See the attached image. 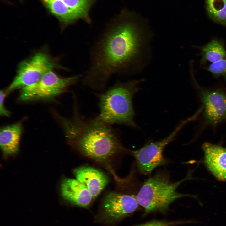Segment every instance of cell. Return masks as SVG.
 <instances>
[{
  "instance_id": "cell-12",
  "label": "cell",
  "mask_w": 226,
  "mask_h": 226,
  "mask_svg": "<svg viewBox=\"0 0 226 226\" xmlns=\"http://www.w3.org/2000/svg\"><path fill=\"white\" fill-rule=\"evenodd\" d=\"M22 132V126L19 123L6 126L1 129L0 144L4 153L10 155L18 152Z\"/></svg>"
},
{
  "instance_id": "cell-10",
  "label": "cell",
  "mask_w": 226,
  "mask_h": 226,
  "mask_svg": "<svg viewBox=\"0 0 226 226\" xmlns=\"http://www.w3.org/2000/svg\"><path fill=\"white\" fill-rule=\"evenodd\" d=\"M73 173L76 179L86 187L93 199L99 195L109 181L105 173L91 167H80L75 169Z\"/></svg>"
},
{
  "instance_id": "cell-17",
  "label": "cell",
  "mask_w": 226,
  "mask_h": 226,
  "mask_svg": "<svg viewBox=\"0 0 226 226\" xmlns=\"http://www.w3.org/2000/svg\"><path fill=\"white\" fill-rule=\"evenodd\" d=\"M216 77L223 76L226 81V58L212 63L205 68Z\"/></svg>"
},
{
  "instance_id": "cell-3",
  "label": "cell",
  "mask_w": 226,
  "mask_h": 226,
  "mask_svg": "<svg viewBox=\"0 0 226 226\" xmlns=\"http://www.w3.org/2000/svg\"><path fill=\"white\" fill-rule=\"evenodd\" d=\"M189 173L186 178L174 182L170 180L167 174L163 173H157L146 180L136 196L139 205L144 209V214L156 211H165L175 200L191 196L176 191L182 182L190 178Z\"/></svg>"
},
{
  "instance_id": "cell-7",
  "label": "cell",
  "mask_w": 226,
  "mask_h": 226,
  "mask_svg": "<svg viewBox=\"0 0 226 226\" xmlns=\"http://www.w3.org/2000/svg\"><path fill=\"white\" fill-rule=\"evenodd\" d=\"M139 205L136 196L111 192L104 200L102 217L110 222L116 221L133 213Z\"/></svg>"
},
{
  "instance_id": "cell-4",
  "label": "cell",
  "mask_w": 226,
  "mask_h": 226,
  "mask_svg": "<svg viewBox=\"0 0 226 226\" xmlns=\"http://www.w3.org/2000/svg\"><path fill=\"white\" fill-rule=\"evenodd\" d=\"M51 70L46 73L36 83L22 88L19 99L22 101L50 100L65 92L77 83L81 74L62 78Z\"/></svg>"
},
{
  "instance_id": "cell-2",
  "label": "cell",
  "mask_w": 226,
  "mask_h": 226,
  "mask_svg": "<svg viewBox=\"0 0 226 226\" xmlns=\"http://www.w3.org/2000/svg\"><path fill=\"white\" fill-rule=\"evenodd\" d=\"M143 81H118L101 94L99 96L100 113L98 117L110 125L116 124L137 127L134 121L132 99Z\"/></svg>"
},
{
  "instance_id": "cell-11",
  "label": "cell",
  "mask_w": 226,
  "mask_h": 226,
  "mask_svg": "<svg viewBox=\"0 0 226 226\" xmlns=\"http://www.w3.org/2000/svg\"><path fill=\"white\" fill-rule=\"evenodd\" d=\"M61 190L66 200L80 207H88L93 199L86 187L77 179H64L61 184Z\"/></svg>"
},
{
  "instance_id": "cell-6",
  "label": "cell",
  "mask_w": 226,
  "mask_h": 226,
  "mask_svg": "<svg viewBox=\"0 0 226 226\" xmlns=\"http://www.w3.org/2000/svg\"><path fill=\"white\" fill-rule=\"evenodd\" d=\"M187 121H182L167 137L160 141H150L140 149L132 151L136 159L138 171L143 175L150 174L156 168L165 164L167 160L163 152L166 146L175 137Z\"/></svg>"
},
{
  "instance_id": "cell-5",
  "label": "cell",
  "mask_w": 226,
  "mask_h": 226,
  "mask_svg": "<svg viewBox=\"0 0 226 226\" xmlns=\"http://www.w3.org/2000/svg\"><path fill=\"white\" fill-rule=\"evenodd\" d=\"M57 66L48 54L40 52L35 53L20 63L16 76L6 90V94L36 83L46 73Z\"/></svg>"
},
{
  "instance_id": "cell-9",
  "label": "cell",
  "mask_w": 226,
  "mask_h": 226,
  "mask_svg": "<svg viewBox=\"0 0 226 226\" xmlns=\"http://www.w3.org/2000/svg\"><path fill=\"white\" fill-rule=\"evenodd\" d=\"M202 148L208 170L219 180H226V148L209 143H204Z\"/></svg>"
},
{
  "instance_id": "cell-19",
  "label": "cell",
  "mask_w": 226,
  "mask_h": 226,
  "mask_svg": "<svg viewBox=\"0 0 226 226\" xmlns=\"http://www.w3.org/2000/svg\"><path fill=\"white\" fill-rule=\"evenodd\" d=\"M6 93L3 90L0 92V114L1 116H9L10 113L4 107V102Z\"/></svg>"
},
{
  "instance_id": "cell-1",
  "label": "cell",
  "mask_w": 226,
  "mask_h": 226,
  "mask_svg": "<svg viewBox=\"0 0 226 226\" xmlns=\"http://www.w3.org/2000/svg\"><path fill=\"white\" fill-rule=\"evenodd\" d=\"M148 24L145 18L132 13L107 26L91 49L89 65L82 78L83 84L102 91L113 76L133 73L146 46Z\"/></svg>"
},
{
  "instance_id": "cell-15",
  "label": "cell",
  "mask_w": 226,
  "mask_h": 226,
  "mask_svg": "<svg viewBox=\"0 0 226 226\" xmlns=\"http://www.w3.org/2000/svg\"><path fill=\"white\" fill-rule=\"evenodd\" d=\"M207 14L214 22L226 26V0H204Z\"/></svg>"
},
{
  "instance_id": "cell-13",
  "label": "cell",
  "mask_w": 226,
  "mask_h": 226,
  "mask_svg": "<svg viewBox=\"0 0 226 226\" xmlns=\"http://www.w3.org/2000/svg\"><path fill=\"white\" fill-rule=\"evenodd\" d=\"M45 6L65 25L73 23L79 16L68 7L62 0H42Z\"/></svg>"
},
{
  "instance_id": "cell-14",
  "label": "cell",
  "mask_w": 226,
  "mask_h": 226,
  "mask_svg": "<svg viewBox=\"0 0 226 226\" xmlns=\"http://www.w3.org/2000/svg\"><path fill=\"white\" fill-rule=\"evenodd\" d=\"M200 48L202 56L201 64H204L207 61L214 63L225 58V47L220 41L213 40Z\"/></svg>"
},
{
  "instance_id": "cell-18",
  "label": "cell",
  "mask_w": 226,
  "mask_h": 226,
  "mask_svg": "<svg viewBox=\"0 0 226 226\" xmlns=\"http://www.w3.org/2000/svg\"><path fill=\"white\" fill-rule=\"evenodd\" d=\"M183 223V222L180 221L155 220L150 221L137 226H173Z\"/></svg>"
},
{
  "instance_id": "cell-8",
  "label": "cell",
  "mask_w": 226,
  "mask_h": 226,
  "mask_svg": "<svg viewBox=\"0 0 226 226\" xmlns=\"http://www.w3.org/2000/svg\"><path fill=\"white\" fill-rule=\"evenodd\" d=\"M200 88V95L204 107L203 116L206 123L213 126L226 119V94L218 89Z\"/></svg>"
},
{
  "instance_id": "cell-16",
  "label": "cell",
  "mask_w": 226,
  "mask_h": 226,
  "mask_svg": "<svg viewBox=\"0 0 226 226\" xmlns=\"http://www.w3.org/2000/svg\"><path fill=\"white\" fill-rule=\"evenodd\" d=\"M70 8L78 14L82 19L90 22L88 11L94 0H62Z\"/></svg>"
}]
</instances>
